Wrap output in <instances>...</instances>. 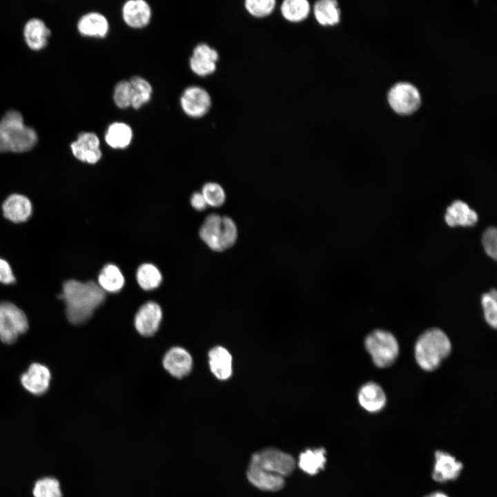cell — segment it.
<instances>
[{
  "label": "cell",
  "instance_id": "d4e9b609",
  "mask_svg": "<svg viewBox=\"0 0 497 497\" xmlns=\"http://www.w3.org/2000/svg\"><path fill=\"white\" fill-rule=\"evenodd\" d=\"M133 130L124 122H113L107 128L105 134L106 144L113 148H125L133 139Z\"/></svg>",
  "mask_w": 497,
  "mask_h": 497
},
{
  "label": "cell",
  "instance_id": "ffe728a7",
  "mask_svg": "<svg viewBox=\"0 0 497 497\" xmlns=\"http://www.w3.org/2000/svg\"><path fill=\"white\" fill-rule=\"evenodd\" d=\"M445 220L449 226H471L478 222V215L464 202L456 200L447 207Z\"/></svg>",
  "mask_w": 497,
  "mask_h": 497
},
{
  "label": "cell",
  "instance_id": "d6986e66",
  "mask_svg": "<svg viewBox=\"0 0 497 497\" xmlns=\"http://www.w3.org/2000/svg\"><path fill=\"white\" fill-rule=\"evenodd\" d=\"M246 476L252 485L265 491H278L284 485V477L251 465H249Z\"/></svg>",
  "mask_w": 497,
  "mask_h": 497
},
{
  "label": "cell",
  "instance_id": "8fae6325",
  "mask_svg": "<svg viewBox=\"0 0 497 497\" xmlns=\"http://www.w3.org/2000/svg\"><path fill=\"white\" fill-rule=\"evenodd\" d=\"M162 319L160 306L155 302H148L142 305L135 314L134 325L140 335L149 337L157 331Z\"/></svg>",
  "mask_w": 497,
  "mask_h": 497
},
{
  "label": "cell",
  "instance_id": "8992f818",
  "mask_svg": "<svg viewBox=\"0 0 497 497\" xmlns=\"http://www.w3.org/2000/svg\"><path fill=\"white\" fill-rule=\"evenodd\" d=\"M28 329V318L21 309L9 302H0V340L3 343H14Z\"/></svg>",
  "mask_w": 497,
  "mask_h": 497
},
{
  "label": "cell",
  "instance_id": "30bf717a",
  "mask_svg": "<svg viewBox=\"0 0 497 497\" xmlns=\"http://www.w3.org/2000/svg\"><path fill=\"white\" fill-rule=\"evenodd\" d=\"M180 105L186 115L193 118H199L209 111L211 97L204 88L192 86L184 90L180 98Z\"/></svg>",
  "mask_w": 497,
  "mask_h": 497
},
{
  "label": "cell",
  "instance_id": "f1b7e54d",
  "mask_svg": "<svg viewBox=\"0 0 497 497\" xmlns=\"http://www.w3.org/2000/svg\"><path fill=\"white\" fill-rule=\"evenodd\" d=\"M325 450L318 449L307 450L300 456L299 466L305 472L309 474H315L324 467L326 462L324 456Z\"/></svg>",
  "mask_w": 497,
  "mask_h": 497
},
{
  "label": "cell",
  "instance_id": "f546056e",
  "mask_svg": "<svg viewBox=\"0 0 497 497\" xmlns=\"http://www.w3.org/2000/svg\"><path fill=\"white\" fill-rule=\"evenodd\" d=\"M129 81L133 89L131 107L139 109L150 99L153 88L147 80L139 76L131 77Z\"/></svg>",
  "mask_w": 497,
  "mask_h": 497
},
{
  "label": "cell",
  "instance_id": "7a4b0ae2",
  "mask_svg": "<svg viewBox=\"0 0 497 497\" xmlns=\"http://www.w3.org/2000/svg\"><path fill=\"white\" fill-rule=\"evenodd\" d=\"M451 349V342L447 333L438 327H431L423 331L416 340L415 360L421 369L432 371L449 356Z\"/></svg>",
  "mask_w": 497,
  "mask_h": 497
},
{
  "label": "cell",
  "instance_id": "5bb4252c",
  "mask_svg": "<svg viewBox=\"0 0 497 497\" xmlns=\"http://www.w3.org/2000/svg\"><path fill=\"white\" fill-rule=\"evenodd\" d=\"M360 406L369 413H378L387 405V398L382 387L378 383L369 381L360 387L358 393Z\"/></svg>",
  "mask_w": 497,
  "mask_h": 497
},
{
  "label": "cell",
  "instance_id": "4316f807",
  "mask_svg": "<svg viewBox=\"0 0 497 497\" xmlns=\"http://www.w3.org/2000/svg\"><path fill=\"white\" fill-rule=\"evenodd\" d=\"M311 6L306 0H285L280 6L282 17L288 21L298 23L309 14Z\"/></svg>",
  "mask_w": 497,
  "mask_h": 497
},
{
  "label": "cell",
  "instance_id": "4fadbf2b",
  "mask_svg": "<svg viewBox=\"0 0 497 497\" xmlns=\"http://www.w3.org/2000/svg\"><path fill=\"white\" fill-rule=\"evenodd\" d=\"M218 59L219 54L215 49L206 43H199L193 50L190 68L197 75L205 77L216 70Z\"/></svg>",
  "mask_w": 497,
  "mask_h": 497
},
{
  "label": "cell",
  "instance_id": "8d00e7d4",
  "mask_svg": "<svg viewBox=\"0 0 497 497\" xmlns=\"http://www.w3.org/2000/svg\"><path fill=\"white\" fill-rule=\"evenodd\" d=\"M15 282V277L8 262L0 258V282L10 284Z\"/></svg>",
  "mask_w": 497,
  "mask_h": 497
},
{
  "label": "cell",
  "instance_id": "1f68e13d",
  "mask_svg": "<svg viewBox=\"0 0 497 497\" xmlns=\"http://www.w3.org/2000/svg\"><path fill=\"white\" fill-rule=\"evenodd\" d=\"M35 497H62L60 485L54 478H43L37 481L33 489Z\"/></svg>",
  "mask_w": 497,
  "mask_h": 497
},
{
  "label": "cell",
  "instance_id": "836d02e7",
  "mask_svg": "<svg viewBox=\"0 0 497 497\" xmlns=\"http://www.w3.org/2000/svg\"><path fill=\"white\" fill-rule=\"evenodd\" d=\"M207 206L219 207L224 204L226 194L223 188L217 183L208 182L205 184L201 191Z\"/></svg>",
  "mask_w": 497,
  "mask_h": 497
},
{
  "label": "cell",
  "instance_id": "9a60e30c",
  "mask_svg": "<svg viewBox=\"0 0 497 497\" xmlns=\"http://www.w3.org/2000/svg\"><path fill=\"white\" fill-rule=\"evenodd\" d=\"M162 365L171 376L181 379L192 370L193 358L185 349L174 347L165 353Z\"/></svg>",
  "mask_w": 497,
  "mask_h": 497
},
{
  "label": "cell",
  "instance_id": "d6a6232c",
  "mask_svg": "<svg viewBox=\"0 0 497 497\" xmlns=\"http://www.w3.org/2000/svg\"><path fill=\"white\" fill-rule=\"evenodd\" d=\"M133 89L129 81L121 80L115 86L113 101L115 104L121 109L131 106Z\"/></svg>",
  "mask_w": 497,
  "mask_h": 497
},
{
  "label": "cell",
  "instance_id": "277c9868",
  "mask_svg": "<svg viewBox=\"0 0 497 497\" xmlns=\"http://www.w3.org/2000/svg\"><path fill=\"white\" fill-rule=\"evenodd\" d=\"M199 233L201 239L211 250L221 252L235 243L237 228L231 217L212 213L205 218Z\"/></svg>",
  "mask_w": 497,
  "mask_h": 497
},
{
  "label": "cell",
  "instance_id": "ba28073f",
  "mask_svg": "<svg viewBox=\"0 0 497 497\" xmlns=\"http://www.w3.org/2000/svg\"><path fill=\"white\" fill-rule=\"evenodd\" d=\"M388 101L392 109L400 115H407L420 106L421 98L418 89L409 83H398L389 92Z\"/></svg>",
  "mask_w": 497,
  "mask_h": 497
},
{
  "label": "cell",
  "instance_id": "9c48e42d",
  "mask_svg": "<svg viewBox=\"0 0 497 497\" xmlns=\"http://www.w3.org/2000/svg\"><path fill=\"white\" fill-rule=\"evenodd\" d=\"M464 469L463 463L448 451L437 449L433 454L431 478L436 483L456 480Z\"/></svg>",
  "mask_w": 497,
  "mask_h": 497
},
{
  "label": "cell",
  "instance_id": "484cf974",
  "mask_svg": "<svg viewBox=\"0 0 497 497\" xmlns=\"http://www.w3.org/2000/svg\"><path fill=\"white\" fill-rule=\"evenodd\" d=\"M124 283L121 271L115 264L105 265L99 273L97 284L104 291L117 293L123 288Z\"/></svg>",
  "mask_w": 497,
  "mask_h": 497
},
{
  "label": "cell",
  "instance_id": "7c38bea8",
  "mask_svg": "<svg viewBox=\"0 0 497 497\" xmlns=\"http://www.w3.org/2000/svg\"><path fill=\"white\" fill-rule=\"evenodd\" d=\"M70 148L77 159L91 164L99 162L102 156L99 139L94 133L79 134L77 140L70 144Z\"/></svg>",
  "mask_w": 497,
  "mask_h": 497
},
{
  "label": "cell",
  "instance_id": "603a6c76",
  "mask_svg": "<svg viewBox=\"0 0 497 497\" xmlns=\"http://www.w3.org/2000/svg\"><path fill=\"white\" fill-rule=\"evenodd\" d=\"M50 35V30L39 19H31L24 26L25 41L32 50H39L43 48Z\"/></svg>",
  "mask_w": 497,
  "mask_h": 497
},
{
  "label": "cell",
  "instance_id": "5b68a950",
  "mask_svg": "<svg viewBox=\"0 0 497 497\" xmlns=\"http://www.w3.org/2000/svg\"><path fill=\"white\" fill-rule=\"evenodd\" d=\"M364 347L373 364L378 368H387L397 360L400 347L396 336L383 329L371 331L364 339Z\"/></svg>",
  "mask_w": 497,
  "mask_h": 497
},
{
  "label": "cell",
  "instance_id": "6da1fadb",
  "mask_svg": "<svg viewBox=\"0 0 497 497\" xmlns=\"http://www.w3.org/2000/svg\"><path fill=\"white\" fill-rule=\"evenodd\" d=\"M66 304L68 320L79 325L87 322L106 300L105 291L93 281H66L60 295Z\"/></svg>",
  "mask_w": 497,
  "mask_h": 497
},
{
  "label": "cell",
  "instance_id": "2e32d148",
  "mask_svg": "<svg viewBox=\"0 0 497 497\" xmlns=\"http://www.w3.org/2000/svg\"><path fill=\"white\" fill-rule=\"evenodd\" d=\"M51 374L49 369L39 363L32 364L21 376L22 386L34 395H41L50 386Z\"/></svg>",
  "mask_w": 497,
  "mask_h": 497
},
{
  "label": "cell",
  "instance_id": "44dd1931",
  "mask_svg": "<svg viewBox=\"0 0 497 497\" xmlns=\"http://www.w3.org/2000/svg\"><path fill=\"white\" fill-rule=\"evenodd\" d=\"M77 29L80 34L86 37L104 38L109 30L106 17L97 12L83 15L78 21Z\"/></svg>",
  "mask_w": 497,
  "mask_h": 497
},
{
  "label": "cell",
  "instance_id": "ac0fdd59",
  "mask_svg": "<svg viewBox=\"0 0 497 497\" xmlns=\"http://www.w3.org/2000/svg\"><path fill=\"white\" fill-rule=\"evenodd\" d=\"M2 211L4 217L14 223L27 221L32 213L30 200L20 194L10 195L3 203Z\"/></svg>",
  "mask_w": 497,
  "mask_h": 497
},
{
  "label": "cell",
  "instance_id": "e0dca14e",
  "mask_svg": "<svg viewBox=\"0 0 497 497\" xmlns=\"http://www.w3.org/2000/svg\"><path fill=\"white\" fill-rule=\"evenodd\" d=\"M122 18L126 24L130 28H144L150 21V6L144 0L128 1L122 7Z\"/></svg>",
  "mask_w": 497,
  "mask_h": 497
},
{
  "label": "cell",
  "instance_id": "cb8c5ba5",
  "mask_svg": "<svg viewBox=\"0 0 497 497\" xmlns=\"http://www.w3.org/2000/svg\"><path fill=\"white\" fill-rule=\"evenodd\" d=\"M313 14L317 22L322 26H333L340 20V9L334 0H320L313 6Z\"/></svg>",
  "mask_w": 497,
  "mask_h": 497
},
{
  "label": "cell",
  "instance_id": "7402d4cb",
  "mask_svg": "<svg viewBox=\"0 0 497 497\" xmlns=\"http://www.w3.org/2000/svg\"><path fill=\"white\" fill-rule=\"evenodd\" d=\"M208 364L212 373L219 380L228 379L232 373V356L228 351L217 346L208 353Z\"/></svg>",
  "mask_w": 497,
  "mask_h": 497
},
{
  "label": "cell",
  "instance_id": "e575fe53",
  "mask_svg": "<svg viewBox=\"0 0 497 497\" xmlns=\"http://www.w3.org/2000/svg\"><path fill=\"white\" fill-rule=\"evenodd\" d=\"M275 0H246L244 7L246 11L255 17L269 16L275 9Z\"/></svg>",
  "mask_w": 497,
  "mask_h": 497
},
{
  "label": "cell",
  "instance_id": "f35d334b",
  "mask_svg": "<svg viewBox=\"0 0 497 497\" xmlns=\"http://www.w3.org/2000/svg\"><path fill=\"white\" fill-rule=\"evenodd\" d=\"M425 497H450L447 493L442 491H434L426 495Z\"/></svg>",
  "mask_w": 497,
  "mask_h": 497
},
{
  "label": "cell",
  "instance_id": "52a82bcc",
  "mask_svg": "<svg viewBox=\"0 0 497 497\" xmlns=\"http://www.w3.org/2000/svg\"><path fill=\"white\" fill-rule=\"evenodd\" d=\"M250 465L284 477L293 471L295 462L291 455L277 449L268 448L254 454Z\"/></svg>",
  "mask_w": 497,
  "mask_h": 497
},
{
  "label": "cell",
  "instance_id": "4dcf8cb0",
  "mask_svg": "<svg viewBox=\"0 0 497 497\" xmlns=\"http://www.w3.org/2000/svg\"><path fill=\"white\" fill-rule=\"evenodd\" d=\"M481 305L485 320L493 329L497 325V293L495 289L485 293L481 296Z\"/></svg>",
  "mask_w": 497,
  "mask_h": 497
},
{
  "label": "cell",
  "instance_id": "74e56055",
  "mask_svg": "<svg viewBox=\"0 0 497 497\" xmlns=\"http://www.w3.org/2000/svg\"><path fill=\"white\" fill-rule=\"evenodd\" d=\"M191 204L193 208L202 211L206 209L207 204L201 192H195L191 197Z\"/></svg>",
  "mask_w": 497,
  "mask_h": 497
},
{
  "label": "cell",
  "instance_id": "83f0119b",
  "mask_svg": "<svg viewBox=\"0 0 497 497\" xmlns=\"http://www.w3.org/2000/svg\"><path fill=\"white\" fill-rule=\"evenodd\" d=\"M136 279L142 289L150 291L160 285L162 276L156 266L150 263H144L137 269Z\"/></svg>",
  "mask_w": 497,
  "mask_h": 497
},
{
  "label": "cell",
  "instance_id": "d590c367",
  "mask_svg": "<svg viewBox=\"0 0 497 497\" xmlns=\"http://www.w3.org/2000/svg\"><path fill=\"white\" fill-rule=\"evenodd\" d=\"M482 243L486 254L493 260L497 255V231L494 226L488 227L482 236Z\"/></svg>",
  "mask_w": 497,
  "mask_h": 497
},
{
  "label": "cell",
  "instance_id": "3957f363",
  "mask_svg": "<svg viewBox=\"0 0 497 497\" xmlns=\"http://www.w3.org/2000/svg\"><path fill=\"white\" fill-rule=\"evenodd\" d=\"M37 142L35 130L25 125L21 114L9 110L0 120V153H23Z\"/></svg>",
  "mask_w": 497,
  "mask_h": 497
}]
</instances>
